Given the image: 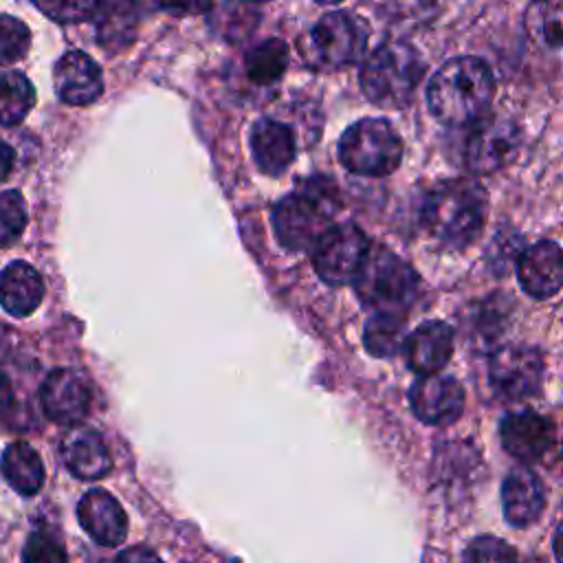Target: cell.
Instances as JSON below:
<instances>
[{
	"instance_id": "cell-1",
	"label": "cell",
	"mask_w": 563,
	"mask_h": 563,
	"mask_svg": "<svg viewBox=\"0 0 563 563\" xmlns=\"http://www.w3.org/2000/svg\"><path fill=\"white\" fill-rule=\"evenodd\" d=\"M486 189L473 178H451L435 185L422 205V229L442 249L462 251L484 229Z\"/></svg>"
},
{
	"instance_id": "cell-2",
	"label": "cell",
	"mask_w": 563,
	"mask_h": 563,
	"mask_svg": "<svg viewBox=\"0 0 563 563\" xmlns=\"http://www.w3.org/2000/svg\"><path fill=\"white\" fill-rule=\"evenodd\" d=\"M495 95V79L479 57L449 59L427 86L431 114L444 125H466L486 114Z\"/></svg>"
},
{
	"instance_id": "cell-3",
	"label": "cell",
	"mask_w": 563,
	"mask_h": 563,
	"mask_svg": "<svg viewBox=\"0 0 563 563\" xmlns=\"http://www.w3.org/2000/svg\"><path fill=\"white\" fill-rule=\"evenodd\" d=\"M341 207L339 187L328 176L314 174L284 196L273 209V231L288 251H303L332 224Z\"/></svg>"
},
{
	"instance_id": "cell-4",
	"label": "cell",
	"mask_w": 563,
	"mask_h": 563,
	"mask_svg": "<svg viewBox=\"0 0 563 563\" xmlns=\"http://www.w3.org/2000/svg\"><path fill=\"white\" fill-rule=\"evenodd\" d=\"M424 75L420 53L405 42H387L378 46L361 70L363 95L380 108L405 106Z\"/></svg>"
},
{
	"instance_id": "cell-5",
	"label": "cell",
	"mask_w": 563,
	"mask_h": 563,
	"mask_svg": "<svg viewBox=\"0 0 563 563\" xmlns=\"http://www.w3.org/2000/svg\"><path fill=\"white\" fill-rule=\"evenodd\" d=\"M303 62L314 70H341L361 59L367 48L365 24L347 13L321 15L297 42Z\"/></svg>"
},
{
	"instance_id": "cell-6",
	"label": "cell",
	"mask_w": 563,
	"mask_h": 563,
	"mask_svg": "<svg viewBox=\"0 0 563 563\" xmlns=\"http://www.w3.org/2000/svg\"><path fill=\"white\" fill-rule=\"evenodd\" d=\"M352 284L367 308L407 312L418 295L420 279L394 251L385 246H369Z\"/></svg>"
},
{
	"instance_id": "cell-7",
	"label": "cell",
	"mask_w": 563,
	"mask_h": 563,
	"mask_svg": "<svg viewBox=\"0 0 563 563\" xmlns=\"http://www.w3.org/2000/svg\"><path fill=\"white\" fill-rule=\"evenodd\" d=\"M343 167L358 176H387L402 161V141L385 119H361L339 139Z\"/></svg>"
},
{
	"instance_id": "cell-8",
	"label": "cell",
	"mask_w": 563,
	"mask_h": 563,
	"mask_svg": "<svg viewBox=\"0 0 563 563\" xmlns=\"http://www.w3.org/2000/svg\"><path fill=\"white\" fill-rule=\"evenodd\" d=\"M312 266L328 286H347L354 282L367 251V235L352 222L330 224L312 244Z\"/></svg>"
},
{
	"instance_id": "cell-9",
	"label": "cell",
	"mask_w": 563,
	"mask_h": 563,
	"mask_svg": "<svg viewBox=\"0 0 563 563\" xmlns=\"http://www.w3.org/2000/svg\"><path fill=\"white\" fill-rule=\"evenodd\" d=\"M488 376L495 391L510 400L537 396L543 387V356L537 347L523 343H508L493 352Z\"/></svg>"
},
{
	"instance_id": "cell-10",
	"label": "cell",
	"mask_w": 563,
	"mask_h": 563,
	"mask_svg": "<svg viewBox=\"0 0 563 563\" xmlns=\"http://www.w3.org/2000/svg\"><path fill=\"white\" fill-rule=\"evenodd\" d=\"M519 143L517 125L510 119L484 114L466 141V167L473 174L497 172Z\"/></svg>"
},
{
	"instance_id": "cell-11",
	"label": "cell",
	"mask_w": 563,
	"mask_h": 563,
	"mask_svg": "<svg viewBox=\"0 0 563 563\" xmlns=\"http://www.w3.org/2000/svg\"><path fill=\"white\" fill-rule=\"evenodd\" d=\"M499 440L510 457L521 464H534L552 451L556 433L550 418L532 409H523L512 411L501 420Z\"/></svg>"
},
{
	"instance_id": "cell-12",
	"label": "cell",
	"mask_w": 563,
	"mask_h": 563,
	"mask_svg": "<svg viewBox=\"0 0 563 563\" xmlns=\"http://www.w3.org/2000/svg\"><path fill=\"white\" fill-rule=\"evenodd\" d=\"M409 407L416 418L431 427L453 424L464 411V389L451 376L427 374L409 389Z\"/></svg>"
},
{
	"instance_id": "cell-13",
	"label": "cell",
	"mask_w": 563,
	"mask_h": 563,
	"mask_svg": "<svg viewBox=\"0 0 563 563\" xmlns=\"http://www.w3.org/2000/svg\"><path fill=\"white\" fill-rule=\"evenodd\" d=\"M40 402L53 422L77 424L90 409V389L77 372L59 367L44 378Z\"/></svg>"
},
{
	"instance_id": "cell-14",
	"label": "cell",
	"mask_w": 563,
	"mask_h": 563,
	"mask_svg": "<svg viewBox=\"0 0 563 563\" xmlns=\"http://www.w3.org/2000/svg\"><path fill=\"white\" fill-rule=\"evenodd\" d=\"M53 86L64 103L88 106L101 97L103 75L88 53L68 51L55 62Z\"/></svg>"
},
{
	"instance_id": "cell-15",
	"label": "cell",
	"mask_w": 563,
	"mask_h": 563,
	"mask_svg": "<svg viewBox=\"0 0 563 563\" xmlns=\"http://www.w3.org/2000/svg\"><path fill=\"white\" fill-rule=\"evenodd\" d=\"M59 453L66 468L79 479H101L112 471L108 444L90 427L73 424L59 442Z\"/></svg>"
},
{
	"instance_id": "cell-16",
	"label": "cell",
	"mask_w": 563,
	"mask_h": 563,
	"mask_svg": "<svg viewBox=\"0 0 563 563\" xmlns=\"http://www.w3.org/2000/svg\"><path fill=\"white\" fill-rule=\"evenodd\" d=\"M517 279L534 299L554 297L563 284L559 244L552 240H541L528 246L517 260Z\"/></svg>"
},
{
	"instance_id": "cell-17",
	"label": "cell",
	"mask_w": 563,
	"mask_h": 563,
	"mask_svg": "<svg viewBox=\"0 0 563 563\" xmlns=\"http://www.w3.org/2000/svg\"><path fill=\"white\" fill-rule=\"evenodd\" d=\"M407 367L418 376L438 374L453 354V330L444 321H424L402 339Z\"/></svg>"
},
{
	"instance_id": "cell-18",
	"label": "cell",
	"mask_w": 563,
	"mask_h": 563,
	"mask_svg": "<svg viewBox=\"0 0 563 563\" xmlns=\"http://www.w3.org/2000/svg\"><path fill=\"white\" fill-rule=\"evenodd\" d=\"M249 145L257 169L266 176H279L286 172L297 154L295 132L271 117H262L253 123Z\"/></svg>"
},
{
	"instance_id": "cell-19",
	"label": "cell",
	"mask_w": 563,
	"mask_h": 563,
	"mask_svg": "<svg viewBox=\"0 0 563 563\" xmlns=\"http://www.w3.org/2000/svg\"><path fill=\"white\" fill-rule=\"evenodd\" d=\"M79 526L106 548L119 545L128 534V517L121 504L103 488L88 490L77 504Z\"/></svg>"
},
{
	"instance_id": "cell-20",
	"label": "cell",
	"mask_w": 563,
	"mask_h": 563,
	"mask_svg": "<svg viewBox=\"0 0 563 563\" xmlns=\"http://www.w3.org/2000/svg\"><path fill=\"white\" fill-rule=\"evenodd\" d=\"M501 508L504 517L515 528L534 523L545 508V488L541 477L526 468H512L501 482Z\"/></svg>"
},
{
	"instance_id": "cell-21",
	"label": "cell",
	"mask_w": 563,
	"mask_h": 563,
	"mask_svg": "<svg viewBox=\"0 0 563 563\" xmlns=\"http://www.w3.org/2000/svg\"><path fill=\"white\" fill-rule=\"evenodd\" d=\"M97 44L110 55L125 51L139 31V9L134 0H106L95 13Z\"/></svg>"
},
{
	"instance_id": "cell-22",
	"label": "cell",
	"mask_w": 563,
	"mask_h": 563,
	"mask_svg": "<svg viewBox=\"0 0 563 563\" xmlns=\"http://www.w3.org/2000/svg\"><path fill=\"white\" fill-rule=\"evenodd\" d=\"M44 299V282L26 262H11L0 273V303L13 317L31 314Z\"/></svg>"
},
{
	"instance_id": "cell-23",
	"label": "cell",
	"mask_w": 563,
	"mask_h": 563,
	"mask_svg": "<svg viewBox=\"0 0 563 563\" xmlns=\"http://www.w3.org/2000/svg\"><path fill=\"white\" fill-rule=\"evenodd\" d=\"M0 468H2V475L4 479L11 484L13 490H18L20 495H35L42 484H44V464H42V457L40 453L22 442V440H15L11 442L4 453H2V462H0Z\"/></svg>"
},
{
	"instance_id": "cell-24",
	"label": "cell",
	"mask_w": 563,
	"mask_h": 563,
	"mask_svg": "<svg viewBox=\"0 0 563 563\" xmlns=\"http://www.w3.org/2000/svg\"><path fill=\"white\" fill-rule=\"evenodd\" d=\"M407 312L400 310H374L365 323V350L376 358L394 356L405 339Z\"/></svg>"
},
{
	"instance_id": "cell-25",
	"label": "cell",
	"mask_w": 563,
	"mask_h": 563,
	"mask_svg": "<svg viewBox=\"0 0 563 563\" xmlns=\"http://www.w3.org/2000/svg\"><path fill=\"white\" fill-rule=\"evenodd\" d=\"M35 106L31 79L18 70L0 73V125H18Z\"/></svg>"
},
{
	"instance_id": "cell-26",
	"label": "cell",
	"mask_w": 563,
	"mask_h": 563,
	"mask_svg": "<svg viewBox=\"0 0 563 563\" xmlns=\"http://www.w3.org/2000/svg\"><path fill=\"white\" fill-rule=\"evenodd\" d=\"M528 37L545 48H559L563 40L561 0H534L526 11Z\"/></svg>"
},
{
	"instance_id": "cell-27",
	"label": "cell",
	"mask_w": 563,
	"mask_h": 563,
	"mask_svg": "<svg viewBox=\"0 0 563 563\" xmlns=\"http://www.w3.org/2000/svg\"><path fill=\"white\" fill-rule=\"evenodd\" d=\"M244 64H246V77L253 84H260V86L275 84L288 66V46L282 40L271 37L257 44L255 48H251Z\"/></svg>"
},
{
	"instance_id": "cell-28",
	"label": "cell",
	"mask_w": 563,
	"mask_h": 563,
	"mask_svg": "<svg viewBox=\"0 0 563 563\" xmlns=\"http://www.w3.org/2000/svg\"><path fill=\"white\" fill-rule=\"evenodd\" d=\"M31 46L29 26L15 15H0V66L20 62Z\"/></svg>"
},
{
	"instance_id": "cell-29",
	"label": "cell",
	"mask_w": 563,
	"mask_h": 563,
	"mask_svg": "<svg viewBox=\"0 0 563 563\" xmlns=\"http://www.w3.org/2000/svg\"><path fill=\"white\" fill-rule=\"evenodd\" d=\"M26 227V202L18 189L0 191V246L13 244Z\"/></svg>"
},
{
	"instance_id": "cell-30",
	"label": "cell",
	"mask_w": 563,
	"mask_h": 563,
	"mask_svg": "<svg viewBox=\"0 0 563 563\" xmlns=\"http://www.w3.org/2000/svg\"><path fill=\"white\" fill-rule=\"evenodd\" d=\"M22 563H68V554L55 532L40 528L29 534L22 548Z\"/></svg>"
},
{
	"instance_id": "cell-31",
	"label": "cell",
	"mask_w": 563,
	"mask_h": 563,
	"mask_svg": "<svg viewBox=\"0 0 563 563\" xmlns=\"http://www.w3.org/2000/svg\"><path fill=\"white\" fill-rule=\"evenodd\" d=\"M462 563H517V554L504 539L479 534L466 545Z\"/></svg>"
},
{
	"instance_id": "cell-32",
	"label": "cell",
	"mask_w": 563,
	"mask_h": 563,
	"mask_svg": "<svg viewBox=\"0 0 563 563\" xmlns=\"http://www.w3.org/2000/svg\"><path fill=\"white\" fill-rule=\"evenodd\" d=\"M33 4L51 20L62 24H77L92 18L97 0H33Z\"/></svg>"
},
{
	"instance_id": "cell-33",
	"label": "cell",
	"mask_w": 563,
	"mask_h": 563,
	"mask_svg": "<svg viewBox=\"0 0 563 563\" xmlns=\"http://www.w3.org/2000/svg\"><path fill=\"white\" fill-rule=\"evenodd\" d=\"M161 7L176 15H198L211 9V0H161Z\"/></svg>"
},
{
	"instance_id": "cell-34",
	"label": "cell",
	"mask_w": 563,
	"mask_h": 563,
	"mask_svg": "<svg viewBox=\"0 0 563 563\" xmlns=\"http://www.w3.org/2000/svg\"><path fill=\"white\" fill-rule=\"evenodd\" d=\"M114 563H163V559L154 550H150L145 545H132V548H125L114 559Z\"/></svg>"
},
{
	"instance_id": "cell-35",
	"label": "cell",
	"mask_w": 563,
	"mask_h": 563,
	"mask_svg": "<svg viewBox=\"0 0 563 563\" xmlns=\"http://www.w3.org/2000/svg\"><path fill=\"white\" fill-rule=\"evenodd\" d=\"M13 161H15V152L11 145H7L4 141H0V183L11 174L13 169Z\"/></svg>"
},
{
	"instance_id": "cell-36",
	"label": "cell",
	"mask_w": 563,
	"mask_h": 563,
	"mask_svg": "<svg viewBox=\"0 0 563 563\" xmlns=\"http://www.w3.org/2000/svg\"><path fill=\"white\" fill-rule=\"evenodd\" d=\"M11 402H13V387L9 376L0 369V411H7Z\"/></svg>"
},
{
	"instance_id": "cell-37",
	"label": "cell",
	"mask_w": 563,
	"mask_h": 563,
	"mask_svg": "<svg viewBox=\"0 0 563 563\" xmlns=\"http://www.w3.org/2000/svg\"><path fill=\"white\" fill-rule=\"evenodd\" d=\"M317 2H321V4H336V2H341V0H317Z\"/></svg>"
},
{
	"instance_id": "cell-38",
	"label": "cell",
	"mask_w": 563,
	"mask_h": 563,
	"mask_svg": "<svg viewBox=\"0 0 563 563\" xmlns=\"http://www.w3.org/2000/svg\"><path fill=\"white\" fill-rule=\"evenodd\" d=\"M246 2H271V0H246Z\"/></svg>"
}]
</instances>
